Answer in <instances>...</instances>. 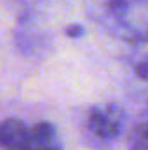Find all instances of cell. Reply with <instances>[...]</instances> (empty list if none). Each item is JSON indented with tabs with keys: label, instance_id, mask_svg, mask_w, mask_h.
Returning <instances> with one entry per match:
<instances>
[{
	"label": "cell",
	"instance_id": "277c9868",
	"mask_svg": "<svg viewBox=\"0 0 148 150\" xmlns=\"http://www.w3.org/2000/svg\"><path fill=\"white\" fill-rule=\"evenodd\" d=\"M129 150H148V122L137 125L131 131Z\"/></svg>",
	"mask_w": 148,
	"mask_h": 150
},
{
	"label": "cell",
	"instance_id": "6da1fadb",
	"mask_svg": "<svg viewBox=\"0 0 148 150\" xmlns=\"http://www.w3.org/2000/svg\"><path fill=\"white\" fill-rule=\"evenodd\" d=\"M122 118L123 114L116 105L95 106L87 116V127L93 135L101 137V139H112L120 133Z\"/></svg>",
	"mask_w": 148,
	"mask_h": 150
},
{
	"label": "cell",
	"instance_id": "7a4b0ae2",
	"mask_svg": "<svg viewBox=\"0 0 148 150\" xmlns=\"http://www.w3.org/2000/svg\"><path fill=\"white\" fill-rule=\"evenodd\" d=\"M0 148L30 150V129L17 118H8L0 122Z\"/></svg>",
	"mask_w": 148,
	"mask_h": 150
},
{
	"label": "cell",
	"instance_id": "5b68a950",
	"mask_svg": "<svg viewBox=\"0 0 148 150\" xmlns=\"http://www.w3.org/2000/svg\"><path fill=\"white\" fill-rule=\"evenodd\" d=\"M67 34H68V36H80V34H82V29H80V27H68Z\"/></svg>",
	"mask_w": 148,
	"mask_h": 150
},
{
	"label": "cell",
	"instance_id": "3957f363",
	"mask_svg": "<svg viewBox=\"0 0 148 150\" xmlns=\"http://www.w3.org/2000/svg\"><path fill=\"white\" fill-rule=\"evenodd\" d=\"M30 150H63L59 133L49 122H38L30 127Z\"/></svg>",
	"mask_w": 148,
	"mask_h": 150
}]
</instances>
